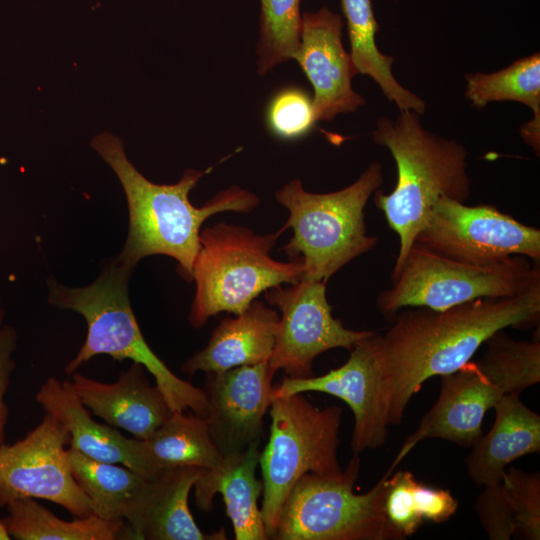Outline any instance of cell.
I'll use <instances>...</instances> for the list:
<instances>
[{
  "label": "cell",
  "mask_w": 540,
  "mask_h": 540,
  "mask_svg": "<svg viewBox=\"0 0 540 540\" xmlns=\"http://www.w3.org/2000/svg\"><path fill=\"white\" fill-rule=\"evenodd\" d=\"M539 317L540 281L515 296L479 298L444 310H399L377 340L389 425L401 424L410 399L426 380L461 368L496 332L536 326Z\"/></svg>",
  "instance_id": "6da1fadb"
},
{
  "label": "cell",
  "mask_w": 540,
  "mask_h": 540,
  "mask_svg": "<svg viewBox=\"0 0 540 540\" xmlns=\"http://www.w3.org/2000/svg\"><path fill=\"white\" fill-rule=\"evenodd\" d=\"M91 146L113 169L126 194L129 232L116 262L130 270L144 257L166 255L178 262L180 275L192 281L204 221L224 211L249 213L259 204L255 194L231 186L196 207L189 193L213 166L204 171L188 169L174 184H156L128 160L117 136L109 132L97 134Z\"/></svg>",
  "instance_id": "7a4b0ae2"
},
{
  "label": "cell",
  "mask_w": 540,
  "mask_h": 540,
  "mask_svg": "<svg viewBox=\"0 0 540 540\" xmlns=\"http://www.w3.org/2000/svg\"><path fill=\"white\" fill-rule=\"evenodd\" d=\"M372 138L390 151L397 167L394 190L390 194L376 190L374 196L376 207L399 238L394 275L439 199L465 203L470 197L468 151L456 140L424 128L420 114L413 110H400L395 119L380 117Z\"/></svg>",
  "instance_id": "3957f363"
},
{
  "label": "cell",
  "mask_w": 540,
  "mask_h": 540,
  "mask_svg": "<svg viewBox=\"0 0 540 540\" xmlns=\"http://www.w3.org/2000/svg\"><path fill=\"white\" fill-rule=\"evenodd\" d=\"M132 271L115 261L86 287L68 288L49 280V303L81 314L87 323L85 341L65 373L72 375L101 354L117 361L129 359L149 371L173 411L189 410L205 418L208 405L202 388L174 374L144 339L128 295Z\"/></svg>",
  "instance_id": "277c9868"
},
{
  "label": "cell",
  "mask_w": 540,
  "mask_h": 540,
  "mask_svg": "<svg viewBox=\"0 0 540 540\" xmlns=\"http://www.w3.org/2000/svg\"><path fill=\"white\" fill-rule=\"evenodd\" d=\"M478 362L471 360L441 376L437 401L405 440L390 465L391 472L421 441L438 438L472 446L482 435L486 412L506 394H520L540 382V342L519 341L503 330L486 342Z\"/></svg>",
  "instance_id": "5b68a950"
},
{
  "label": "cell",
  "mask_w": 540,
  "mask_h": 540,
  "mask_svg": "<svg viewBox=\"0 0 540 540\" xmlns=\"http://www.w3.org/2000/svg\"><path fill=\"white\" fill-rule=\"evenodd\" d=\"M382 183V165L372 162L355 182L335 192H307L298 179L276 191V200L289 211L281 228L293 231L282 249L290 260L302 259L303 278L327 282L377 246L378 238L367 234L364 208Z\"/></svg>",
  "instance_id": "8992f818"
},
{
  "label": "cell",
  "mask_w": 540,
  "mask_h": 540,
  "mask_svg": "<svg viewBox=\"0 0 540 540\" xmlns=\"http://www.w3.org/2000/svg\"><path fill=\"white\" fill-rule=\"evenodd\" d=\"M282 228L258 235L251 229L219 222L200 232L192 280L196 289L189 323L202 327L221 312L244 311L262 292L303 278L301 258L281 262L270 255Z\"/></svg>",
  "instance_id": "52a82bcc"
},
{
  "label": "cell",
  "mask_w": 540,
  "mask_h": 540,
  "mask_svg": "<svg viewBox=\"0 0 540 540\" xmlns=\"http://www.w3.org/2000/svg\"><path fill=\"white\" fill-rule=\"evenodd\" d=\"M391 280L376 299L389 322L407 307L444 310L479 298L515 296L540 281V269L520 255L491 264L467 263L415 242Z\"/></svg>",
  "instance_id": "ba28073f"
},
{
  "label": "cell",
  "mask_w": 540,
  "mask_h": 540,
  "mask_svg": "<svg viewBox=\"0 0 540 540\" xmlns=\"http://www.w3.org/2000/svg\"><path fill=\"white\" fill-rule=\"evenodd\" d=\"M358 454L336 474L307 473L283 503L274 540H403L384 510L389 470L365 493H354Z\"/></svg>",
  "instance_id": "9c48e42d"
},
{
  "label": "cell",
  "mask_w": 540,
  "mask_h": 540,
  "mask_svg": "<svg viewBox=\"0 0 540 540\" xmlns=\"http://www.w3.org/2000/svg\"><path fill=\"white\" fill-rule=\"evenodd\" d=\"M270 435L259 465L262 473L261 513L271 539L284 501L307 473L342 471L338 462L340 406H314L303 393L275 397L270 404Z\"/></svg>",
  "instance_id": "30bf717a"
},
{
  "label": "cell",
  "mask_w": 540,
  "mask_h": 540,
  "mask_svg": "<svg viewBox=\"0 0 540 540\" xmlns=\"http://www.w3.org/2000/svg\"><path fill=\"white\" fill-rule=\"evenodd\" d=\"M415 242L443 256L491 264L512 256L540 261V230L490 204L466 205L448 197L435 204Z\"/></svg>",
  "instance_id": "8fae6325"
},
{
  "label": "cell",
  "mask_w": 540,
  "mask_h": 540,
  "mask_svg": "<svg viewBox=\"0 0 540 540\" xmlns=\"http://www.w3.org/2000/svg\"><path fill=\"white\" fill-rule=\"evenodd\" d=\"M326 283L301 278L288 287L278 285L265 291L266 301L281 313L268 360L276 372L283 369L287 377H311L318 355L333 348L350 351L373 332L348 329L333 317Z\"/></svg>",
  "instance_id": "7c38bea8"
},
{
  "label": "cell",
  "mask_w": 540,
  "mask_h": 540,
  "mask_svg": "<svg viewBox=\"0 0 540 540\" xmlns=\"http://www.w3.org/2000/svg\"><path fill=\"white\" fill-rule=\"evenodd\" d=\"M66 427L46 413L24 438L0 446V507L21 498L44 499L73 517L92 514L86 494L76 482L65 446Z\"/></svg>",
  "instance_id": "4fadbf2b"
},
{
  "label": "cell",
  "mask_w": 540,
  "mask_h": 540,
  "mask_svg": "<svg viewBox=\"0 0 540 540\" xmlns=\"http://www.w3.org/2000/svg\"><path fill=\"white\" fill-rule=\"evenodd\" d=\"M377 340L375 332L359 340L343 365L321 376H284L279 386L273 387L272 399L304 392H321L340 398L354 415L353 453L382 447L389 423L382 399Z\"/></svg>",
  "instance_id": "5bb4252c"
},
{
  "label": "cell",
  "mask_w": 540,
  "mask_h": 540,
  "mask_svg": "<svg viewBox=\"0 0 540 540\" xmlns=\"http://www.w3.org/2000/svg\"><path fill=\"white\" fill-rule=\"evenodd\" d=\"M275 374L268 362L207 373L202 388L208 405L205 419L222 455L241 452L261 441Z\"/></svg>",
  "instance_id": "9a60e30c"
},
{
  "label": "cell",
  "mask_w": 540,
  "mask_h": 540,
  "mask_svg": "<svg viewBox=\"0 0 540 540\" xmlns=\"http://www.w3.org/2000/svg\"><path fill=\"white\" fill-rule=\"evenodd\" d=\"M342 28L341 15L326 6L302 13L300 45L294 60L313 86L316 121H331L366 104L352 88L358 72L343 47Z\"/></svg>",
  "instance_id": "2e32d148"
},
{
  "label": "cell",
  "mask_w": 540,
  "mask_h": 540,
  "mask_svg": "<svg viewBox=\"0 0 540 540\" xmlns=\"http://www.w3.org/2000/svg\"><path fill=\"white\" fill-rule=\"evenodd\" d=\"M145 367L133 362L118 380L104 383L74 372L70 387L81 402L108 425L122 428L134 438L145 439L172 414L164 394L151 385Z\"/></svg>",
  "instance_id": "e0dca14e"
},
{
  "label": "cell",
  "mask_w": 540,
  "mask_h": 540,
  "mask_svg": "<svg viewBox=\"0 0 540 540\" xmlns=\"http://www.w3.org/2000/svg\"><path fill=\"white\" fill-rule=\"evenodd\" d=\"M203 469L178 467L148 476L138 507L126 523L129 539L225 540L223 527L204 533L189 508L190 491Z\"/></svg>",
  "instance_id": "ac0fdd59"
},
{
  "label": "cell",
  "mask_w": 540,
  "mask_h": 540,
  "mask_svg": "<svg viewBox=\"0 0 540 540\" xmlns=\"http://www.w3.org/2000/svg\"><path fill=\"white\" fill-rule=\"evenodd\" d=\"M260 442L241 452L222 455L215 466L203 469L193 487L196 504L205 512L212 509L215 495H222L236 540L269 539L258 505L263 493V482L256 477Z\"/></svg>",
  "instance_id": "d6986e66"
},
{
  "label": "cell",
  "mask_w": 540,
  "mask_h": 540,
  "mask_svg": "<svg viewBox=\"0 0 540 540\" xmlns=\"http://www.w3.org/2000/svg\"><path fill=\"white\" fill-rule=\"evenodd\" d=\"M279 315L254 300L235 317L223 319L213 330L205 348L181 366V372L220 373L229 369L268 362L275 343Z\"/></svg>",
  "instance_id": "ffe728a7"
},
{
  "label": "cell",
  "mask_w": 540,
  "mask_h": 540,
  "mask_svg": "<svg viewBox=\"0 0 540 540\" xmlns=\"http://www.w3.org/2000/svg\"><path fill=\"white\" fill-rule=\"evenodd\" d=\"M519 395L509 393L498 400L493 406L492 428L472 445L465 462L470 479L477 485L500 482L510 463L540 450V415Z\"/></svg>",
  "instance_id": "44dd1931"
},
{
  "label": "cell",
  "mask_w": 540,
  "mask_h": 540,
  "mask_svg": "<svg viewBox=\"0 0 540 540\" xmlns=\"http://www.w3.org/2000/svg\"><path fill=\"white\" fill-rule=\"evenodd\" d=\"M35 398L46 413L66 427L70 434L69 447L94 460L121 464L145 474L137 439L127 438L112 426L96 422L68 380L61 382L49 377Z\"/></svg>",
  "instance_id": "7402d4cb"
},
{
  "label": "cell",
  "mask_w": 540,
  "mask_h": 540,
  "mask_svg": "<svg viewBox=\"0 0 540 540\" xmlns=\"http://www.w3.org/2000/svg\"><path fill=\"white\" fill-rule=\"evenodd\" d=\"M483 487L475 509L489 539H540L538 472L510 466L500 482Z\"/></svg>",
  "instance_id": "603a6c76"
},
{
  "label": "cell",
  "mask_w": 540,
  "mask_h": 540,
  "mask_svg": "<svg viewBox=\"0 0 540 540\" xmlns=\"http://www.w3.org/2000/svg\"><path fill=\"white\" fill-rule=\"evenodd\" d=\"M136 445L148 476L178 467L211 468L222 457L211 439L206 419L191 411H173L150 436L137 439Z\"/></svg>",
  "instance_id": "cb8c5ba5"
},
{
  "label": "cell",
  "mask_w": 540,
  "mask_h": 540,
  "mask_svg": "<svg viewBox=\"0 0 540 540\" xmlns=\"http://www.w3.org/2000/svg\"><path fill=\"white\" fill-rule=\"evenodd\" d=\"M68 456L73 476L88 497L92 514L127 523L137 509L148 475L116 463L94 460L71 447Z\"/></svg>",
  "instance_id": "d4e9b609"
},
{
  "label": "cell",
  "mask_w": 540,
  "mask_h": 540,
  "mask_svg": "<svg viewBox=\"0 0 540 540\" xmlns=\"http://www.w3.org/2000/svg\"><path fill=\"white\" fill-rule=\"evenodd\" d=\"M464 96L475 108L495 101H516L533 111V118L520 127L523 141L540 151V53L521 58L494 73L466 74Z\"/></svg>",
  "instance_id": "484cf974"
},
{
  "label": "cell",
  "mask_w": 540,
  "mask_h": 540,
  "mask_svg": "<svg viewBox=\"0 0 540 540\" xmlns=\"http://www.w3.org/2000/svg\"><path fill=\"white\" fill-rule=\"evenodd\" d=\"M341 7L347 22L349 54L357 72L371 77L399 110L423 114L426 111L425 101L396 80L392 72L394 58L383 54L376 45L379 26L371 0H341Z\"/></svg>",
  "instance_id": "4316f807"
},
{
  "label": "cell",
  "mask_w": 540,
  "mask_h": 540,
  "mask_svg": "<svg viewBox=\"0 0 540 540\" xmlns=\"http://www.w3.org/2000/svg\"><path fill=\"white\" fill-rule=\"evenodd\" d=\"M2 522L17 540H115L128 539L122 520H106L94 514L62 520L33 498L17 499L6 506Z\"/></svg>",
  "instance_id": "83f0119b"
},
{
  "label": "cell",
  "mask_w": 540,
  "mask_h": 540,
  "mask_svg": "<svg viewBox=\"0 0 540 540\" xmlns=\"http://www.w3.org/2000/svg\"><path fill=\"white\" fill-rule=\"evenodd\" d=\"M458 506L449 490L421 483L409 471L392 473L387 479L385 514L403 539L415 534L425 521L449 520Z\"/></svg>",
  "instance_id": "f1b7e54d"
},
{
  "label": "cell",
  "mask_w": 540,
  "mask_h": 540,
  "mask_svg": "<svg viewBox=\"0 0 540 540\" xmlns=\"http://www.w3.org/2000/svg\"><path fill=\"white\" fill-rule=\"evenodd\" d=\"M301 0H260V38L257 67L260 75L294 59L301 34Z\"/></svg>",
  "instance_id": "f546056e"
},
{
  "label": "cell",
  "mask_w": 540,
  "mask_h": 540,
  "mask_svg": "<svg viewBox=\"0 0 540 540\" xmlns=\"http://www.w3.org/2000/svg\"><path fill=\"white\" fill-rule=\"evenodd\" d=\"M316 122L313 101L298 88L278 92L267 109L269 129L277 137L295 139L305 135Z\"/></svg>",
  "instance_id": "4dcf8cb0"
},
{
  "label": "cell",
  "mask_w": 540,
  "mask_h": 540,
  "mask_svg": "<svg viewBox=\"0 0 540 540\" xmlns=\"http://www.w3.org/2000/svg\"><path fill=\"white\" fill-rule=\"evenodd\" d=\"M5 311L0 302V446L5 443V429L9 416V408L5 396L15 369L12 357L17 346L15 330L4 322Z\"/></svg>",
  "instance_id": "1f68e13d"
},
{
  "label": "cell",
  "mask_w": 540,
  "mask_h": 540,
  "mask_svg": "<svg viewBox=\"0 0 540 540\" xmlns=\"http://www.w3.org/2000/svg\"><path fill=\"white\" fill-rule=\"evenodd\" d=\"M11 539L10 535L8 534L2 519H0V540H9Z\"/></svg>",
  "instance_id": "d6a6232c"
}]
</instances>
